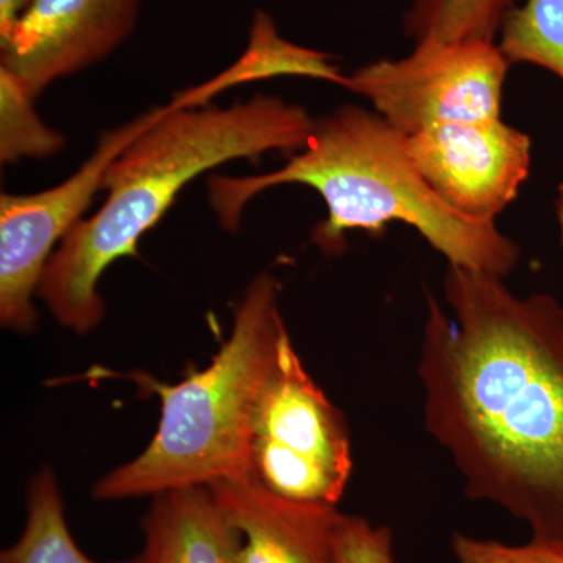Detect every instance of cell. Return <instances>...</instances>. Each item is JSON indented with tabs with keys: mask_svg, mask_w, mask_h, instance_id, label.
I'll use <instances>...</instances> for the list:
<instances>
[{
	"mask_svg": "<svg viewBox=\"0 0 563 563\" xmlns=\"http://www.w3.org/2000/svg\"><path fill=\"white\" fill-rule=\"evenodd\" d=\"M209 488L242 537L240 563H336V507L284 498L251 474Z\"/></svg>",
	"mask_w": 563,
	"mask_h": 563,
	"instance_id": "10",
	"label": "cell"
},
{
	"mask_svg": "<svg viewBox=\"0 0 563 563\" xmlns=\"http://www.w3.org/2000/svg\"><path fill=\"white\" fill-rule=\"evenodd\" d=\"M0 563H99L81 553L74 542L63 512L60 490L49 468L33 477L27 525L21 539L0 555Z\"/></svg>",
	"mask_w": 563,
	"mask_h": 563,
	"instance_id": "12",
	"label": "cell"
},
{
	"mask_svg": "<svg viewBox=\"0 0 563 563\" xmlns=\"http://www.w3.org/2000/svg\"><path fill=\"white\" fill-rule=\"evenodd\" d=\"M509 68L498 41L422 40L406 57L355 70L343 87L410 136L433 125L501 118Z\"/></svg>",
	"mask_w": 563,
	"mask_h": 563,
	"instance_id": "6",
	"label": "cell"
},
{
	"mask_svg": "<svg viewBox=\"0 0 563 563\" xmlns=\"http://www.w3.org/2000/svg\"><path fill=\"white\" fill-rule=\"evenodd\" d=\"M453 553L455 563H563V543L539 539L507 544L455 533Z\"/></svg>",
	"mask_w": 563,
	"mask_h": 563,
	"instance_id": "16",
	"label": "cell"
},
{
	"mask_svg": "<svg viewBox=\"0 0 563 563\" xmlns=\"http://www.w3.org/2000/svg\"><path fill=\"white\" fill-rule=\"evenodd\" d=\"M277 299L279 282L261 274L236 303L231 336L209 368L177 385L135 377L161 395V424L143 454L95 485L96 499L155 496L250 476L252 410L287 333Z\"/></svg>",
	"mask_w": 563,
	"mask_h": 563,
	"instance_id": "4",
	"label": "cell"
},
{
	"mask_svg": "<svg viewBox=\"0 0 563 563\" xmlns=\"http://www.w3.org/2000/svg\"><path fill=\"white\" fill-rule=\"evenodd\" d=\"M515 0H412L404 14L407 36L422 40L492 41Z\"/></svg>",
	"mask_w": 563,
	"mask_h": 563,
	"instance_id": "13",
	"label": "cell"
},
{
	"mask_svg": "<svg viewBox=\"0 0 563 563\" xmlns=\"http://www.w3.org/2000/svg\"><path fill=\"white\" fill-rule=\"evenodd\" d=\"M31 3L32 0H0V43L9 38Z\"/></svg>",
	"mask_w": 563,
	"mask_h": 563,
	"instance_id": "18",
	"label": "cell"
},
{
	"mask_svg": "<svg viewBox=\"0 0 563 563\" xmlns=\"http://www.w3.org/2000/svg\"><path fill=\"white\" fill-rule=\"evenodd\" d=\"M407 154L446 206L484 222L515 201L532 165L528 133L501 118L424 129L407 136Z\"/></svg>",
	"mask_w": 563,
	"mask_h": 563,
	"instance_id": "8",
	"label": "cell"
},
{
	"mask_svg": "<svg viewBox=\"0 0 563 563\" xmlns=\"http://www.w3.org/2000/svg\"><path fill=\"white\" fill-rule=\"evenodd\" d=\"M499 49L510 65L540 66L563 80V0H526L504 18Z\"/></svg>",
	"mask_w": 563,
	"mask_h": 563,
	"instance_id": "14",
	"label": "cell"
},
{
	"mask_svg": "<svg viewBox=\"0 0 563 563\" xmlns=\"http://www.w3.org/2000/svg\"><path fill=\"white\" fill-rule=\"evenodd\" d=\"M291 184L313 188L325 203L328 217L312 233L325 254L343 252L347 232L383 233L401 222L448 265L506 279L520 258L496 222L470 220L446 206L415 168L407 136L363 107L347 103L314 121L307 146L277 172L210 177V203L222 228L235 231L252 198Z\"/></svg>",
	"mask_w": 563,
	"mask_h": 563,
	"instance_id": "3",
	"label": "cell"
},
{
	"mask_svg": "<svg viewBox=\"0 0 563 563\" xmlns=\"http://www.w3.org/2000/svg\"><path fill=\"white\" fill-rule=\"evenodd\" d=\"M555 217H558L559 235L563 244V181L559 187L558 201H555Z\"/></svg>",
	"mask_w": 563,
	"mask_h": 563,
	"instance_id": "19",
	"label": "cell"
},
{
	"mask_svg": "<svg viewBox=\"0 0 563 563\" xmlns=\"http://www.w3.org/2000/svg\"><path fill=\"white\" fill-rule=\"evenodd\" d=\"M422 328V417L465 493L563 543V303L448 265Z\"/></svg>",
	"mask_w": 563,
	"mask_h": 563,
	"instance_id": "1",
	"label": "cell"
},
{
	"mask_svg": "<svg viewBox=\"0 0 563 563\" xmlns=\"http://www.w3.org/2000/svg\"><path fill=\"white\" fill-rule=\"evenodd\" d=\"M336 563H395L393 536L357 515H343L335 532Z\"/></svg>",
	"mask_w": 563,
	"mask_h": 563,
	"instance_id": "17",
	"label": "cell"
},
{
	"mask_svg": "<svg viewBox=\"0 0 563 563\" xmlns=\"http://www.w3.org/2000/svg\"><path fill=\"white\" fill-rule=\"evenodd\" d=\"M35 99L9 69L0 68V161L13 165L22 158H46L65 146L62 133L41 121Z\"/></svg>",
	"mask_w": 563,
	"mask_h": 563,
	"instance_id": "15",
	"label": "cell"
},
{
	"mask_svg": "<svg viewBox=\"0 0 563 563\" xmlns=\"http://www.w3.org/2000/svg\"><path fill=\"white\" fill-rule=\"evenodd\" d=\"M143 531V551L132 563H240L242 537L209 487L158 493Z\"/></svg>",
	"mask_w": 563,
	"mask_h": 563,
	"instance_id": "11",
	"label": "cell"
},
{
	"mask_svg": "<svg viewBox=\"0 0 563 563\" xmlns=\"http://www.w3.org/2000/svg\"><path fill=\"white\" fill-rule=\"evenodd\" d=\"M162 107L107 132L87 162L62 184L33 195L0 196V321L3 328L32 331L33 292L57 243L81 220L103 177L129 144L161 113Z\"/></svg>",
	"mask_w": 563,
	"mask_h": 563,
	"instance_id": "7",
	"label": "cell"
},
{
	"mask_svg": "<svg viewBox=\"0 0 563 563\" xmlns=\"http://www.w3.org/2000/svg\"><path fill=\"white\" fill-rule=\"evenodd\" d=\"M141 0H32L0 43L9 69L33 99L55 80L90 68L131 35Z\"/></svg>",
	"mask_w": 563,
	"mask_h": 563,
	"instance_id": "9",
	"label": "cell"
},
{
	"mask_svg": "<svg viewBox=\"0 0 563 563\" xmlns=\"http://www.w3.org/2000/svg\"><path fill=\"white\" fill-rule=\"evenodd\" d=\"M251 476L295 501L336 507L352 470L343 413L303 368L288 332L251 417Z\"/></svg>",
	"mask_w": 563,
	"mask_h": 563,
	"instance_id": "5",
	"label": "cell"
},
{
	"mask_svg": "<svg viewBox=\"0 0 563 563\" xmlns=\"http://www.w3.org/2000/svg\"><path fill=\"white\" fill-rule=\"evenodd\" d=\"M209 96L202 85L162 107L107 169L101 209L77 222L52 254L38 295L60 324L87 333L101 322L103 272L118 258L136 255L141 236L196 177L239 158L296 154L312 136L317 120L277 96L198 109Z\"/></svg>",
	"mask_w": 563,
	"mask_h": 563,
	"instance_id": "2",
	"label": "cell"
}]
</instances>
